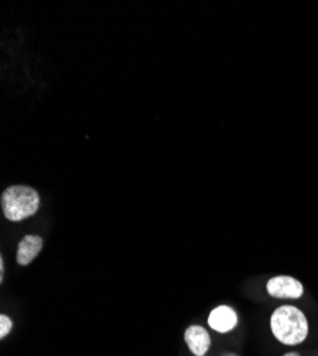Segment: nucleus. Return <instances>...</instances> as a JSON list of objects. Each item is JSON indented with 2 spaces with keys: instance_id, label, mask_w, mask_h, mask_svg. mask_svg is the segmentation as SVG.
Listing matches in <instances>:
<instances>
[{
  "instance_id": "nucleus-1",
  "label": "nucleus",
  "mask_w": 318,
  "mask_h": 356,
  "mask_svg": "<svg viewBox=\"0 0 318 356\" xmlns=\"http://www.w3.org/2000/svg\"><path fill=\"white\" fill-rule=\"evenodd\" d=\"M273 335L284 345H299L308 335L305 315L296 307L284 305L274 311L270 319Z\"/></svg>"
},
{
  "instance_id": "nucleus-2",
  "label": "nucleus",
  "mask_w": 318,
  "mask_h": 356,
  "mask_svg": "<svg viewBox=\"0 0 318 356\" xmlns=\"http://www.w3.org/2000/svg\"><path fill=\"white\" fill-rule=\"evenodd\" d=\"M0 201L5 217L13 222L35 216L40 205L38 191L27 186H12L6 188Z\"/></svg>"
},
{
  "instance_id": "nucleus-3",
  "label": "nucleus",
  "mask_w": 318,
  "mask_h": 356,
  "mask_svg": "<svg viewBox=\"0 0 318 356\" xmlns=\"http://www.w3.org/2000/svg\"><path fill=\"white\" fill-rule=\"evenodd\" d=\"M267 291L274 298H290L297 300L303 295L304 288L300 281L293 277H274L267 282Z\"/></svg>"
},
{
  "instance_id": "nucleus-4",
  "label": "nucleus",
  "mask_w": 318,
  "mask_h": 356,
  "mask_svg": "<svg viewBox=\"0 0 318 356\" xmlns=\"http://www.w3.org/2000/svg\"><path fill=\"white\" fill-rule=\"evenodd\" d=\"M209 325L220 334L230 332L237 326V314L233 308H230L227 305L217 307L216 309L212 311L209 316Z\"/></svg>"
},
{
  "instance_id": "nucleus-5",
  "label": "nucleus",
  "mask_w": 318,
  "mask_h": 356,
  "mask_svg": "<svg viewBox=\"0 0 318 356\" xmlns=\"http://www.w3.org/2000/svg\"><path fill=\"white\" fill-rule=\"evenodd\" d=\"M184 341L196 356H205L212 343L209 332L203 328V326H198V325L189 326L184 334Z\"/></svg>"
},
{
  "instance_id": "nucleus-6",
  "label": "nucleus",
  "mask_w": 318,
  "mask_h": 356,
  "mask_svg": "<svg viewBox=\"0 0 318 356\" xmlns=\"http://www.w3.org/2000/svg\"><path fill=\"white\" fill-rule=\"evenodd\" d=\"M43 240L39 235H26L17 245L16 261L19 265L24 266L31 264L42 251Z\"/></svg>"
},
{
  "instance_id": "nucleus-7",
  "label": "nucleus",
  "mask_w": 318,
  "mask_h": 356,
  "mask_svg": "<svg viewBox=\"0 0 318 356\" xmlns=\"http://www.w3.org/2000/svg\"><path fill=\"white\" fill-rule=\"evenodd\" d=\"M12 331V319L6 315H0V338L5 339Z\"/></svg>"
},
{
  "instance_id": "nucleus-8",
  "label": "nucleus",
  "mask_w": 318,
  "mask_h": 356,
  "mask_svg": "<svg viewBox=\"0 0 318 356\" xmlns=\"http://www.w3.org/2000/svg\"><path fill=\"white\" fill-rule=\"evenodd\" d=\"M284 356H300L297 352H290V353H287V355H284Z\"/></svg>"
},
{
  "instance_id": "nucleus-9",
  "label": "nucleus",
  "mask_w": 318,
  "mask_h": 356,
  "mask_svg": "<svg viewBox=\"0 0 318 356\" xmlns=\"http://www.w3.org/2000/svg\"><path fill=\"white\" fill-rule=\"evenodd\" d=\"M224 356H237V355H233V353H227V355H224Z\"/></svg>"
}]
</instances>
